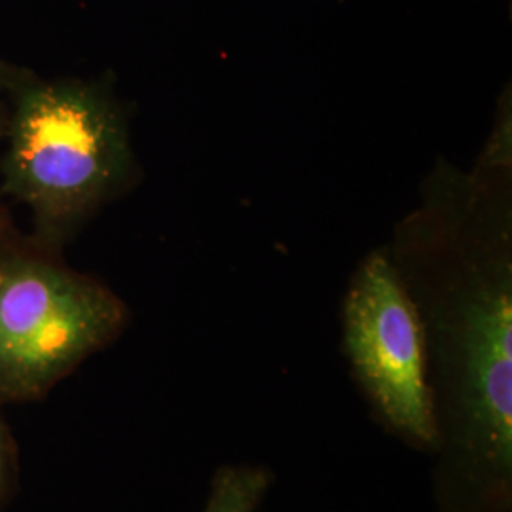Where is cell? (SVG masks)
Instances as JSON below:
<instances>
[{"label": "cell", "instance_id": "6da1fadb", "mask_svg": "<svg viewBox=\"0 0 512 512\" xmlns=\"http://www.w3.org/2000/svg\"><path fill=\"white\" fill-rule=\"evenodd\" d=\"M399 272L425 336L437 423L439 512H512V262L509 241Z\"/></svg>", "mask_w": 512, "mask_h": 512}, {"label": "cell", "instance_id": "7a4b0ae2", "mask_svg": "<svg viewBox=\"0 0 512 512\" xmlns=\"http://www.w3.org/2000/svg\"><path fill=\"white\" fill-rule=\"evenodd\" d=\"M12 93L2 190L29 207L44 243H61L126 183L128 128L93 84L29 76Z\"/></svg>", "mask_w": 512, "mask_h": 512}, {"label": "cell", "instance_id": "3957f363", "mask_svg": "<svg viewBox=\"0 0 512 512\" xmlns=\"http://www.w3.org/2000/svg\"><path fill=\"white\" fill-rule=\"evenodd\" d=\"M124 302L52 262L0 258V401H29L124 330Z\"/></svg>", "mask_w": 512, "mask_h": 512}, {"label": "cell", "instance_id": "277c9868", "mask_svg": "<svg viewBox=\"0 0 512 512\" xmlns=\"http://www.w3.org/2000/svg\"><path fill=\"white\" fill-rule=\"evenodd\" d=\"M344 351L372 416L429 456L437 423L420 313L387 253L366 256L344 298Z\"/></svg>", "mask_w": 512, "mask_h": 512}, {"label": "cell", "instance_id": "5b68a950", "mask_svg": "<svg viewBox=\"0 0 512 512\" xmlns=\"http://www.w3.org/2000/svg\"><path fill=\"white\" fill-rule=\"evenodd\" d=\"M274 484V473L264 465H222L211 480L203 512H256Z\"/></svg>", "mask_w": 512, "mask_h": 512}, {"label": "cell", "instance_id": "8992f818", "mask_svg": "<svg viewBox=\"0 0 512 512\" xmlns=\"http://www.w3.org/2000/svg\"><path fill=\"white\" fill-rule=\"evenodd\" d=\"M29 76L31 74L21 71L16 65L6 63L4 59H0V90L14 92Z\"/></svg>", "mask_w": 512, "mask_h": 512}, {"label": "cell", "instance_id": "52a82bcc", "mask_svg": "<svg viewBox=\"0 0 512 512\" xmlns=\"http://www.w3.org/2000/svg\"><path fill=\"white\" fill-rule=\"evenodd\" d=\"M10 461H12V452H10V437L8 431L4 427V423L0 420V494L8 482L10 475Z\"/></svg>", "mask_w": 512, "mask_h": 512}, {"label": "cell", "instance_id": "ba28073f", "mask_svg": "<svg viewBox=\"0 0 512 512\" xmlns=\"http://www.w3.org/2000/svg\"><path fill=\"white\" fill-rule=\"evenodd\" d=\"M6 128H8V112L0 107V139L6 135Z\"/></svg>", "mask_w": 512, "mask_h": 512}]
</instances>
